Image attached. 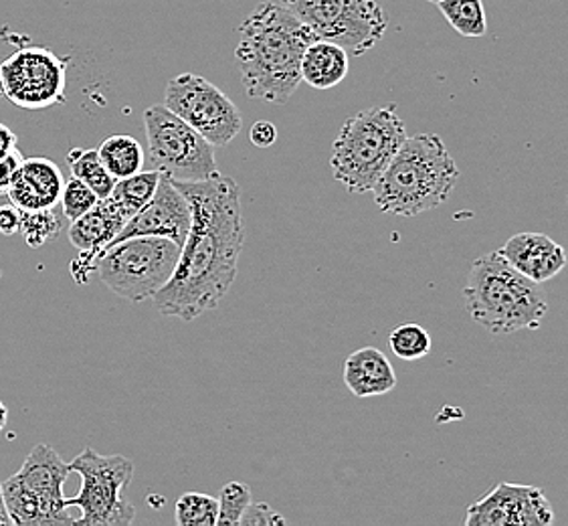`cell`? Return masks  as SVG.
<instances>
[{
  "label": "cell",
  "instance_id": "obj_30",
  "mask_svg": "<svg viewBox=\"0 0 568 526\" xmlns=\"http://www.w3.org/2000/svg\"><path fill=\"white\" fill-rule=\"evenodd\" d=\"M21 162H23V156H21L19 149L11 152L9 156L0 159V195L9 193L12 181H14L17 172L21 169Z\"/></svg>",
  "mask_w": 568,
  "mask_h": 526
},
{
  "label": "cell",
  "instance_id": "obj_15",
  "mask_svg": "<svg viewBox=\"0 0 568 526\" xmlns=\"http://www.w3.org/2000/svg\"><path fill=\"white\" fill-rule=\"evenodd\" d=\"M498 253L514 270L538 284L550 282L568 265L567 250L545 233H518Z\"/></svg>",
  "mask_w": 568,
  "mask_h": 526
},
{
  "label": "cell",
  "instance_id": "obj_11",
  "mask_svg": "<svg viewBox=\"0 0 568 526\" xmlns=\"http://www.w3.org/2000/svg\"><path fill=\"white\" fill-rule=\"evenodd\" d=\"M164 105L215 149L231 144L243 128L237 105L215 83L194 73H181L166 83Z\"/></svg>",
  "mask_w": 568,
  "mask_h": 526
},
{
  "label": "cell",
  "instance_id": "obj_26",
  "mask_svg": "<svg viewBox=\"0 0 568 526\" xmlns=\"http://www.w3.org/2000/svg\"><path fill=\"white\" fill-rule=\"evenodd\" d=\"M219 500L201 493H184L176 503V525L216 526Z\"/></svg>",
  "mask_w": 568,
  "mask_h": 526
},
{
  "label": "cell",
  "instance_id": "obj_3",
  "mask_svg": "<svg viewBox=\"0 0 568 526\" xmlns=\"http://www.w3.org/2000/svg\"><path fill=\"white\" fill-rule=\"evenodd\" d=\"M457 181L459 166L442 136H407L373 189L375 205L388 215L417 218L444 205Z\"/></svg>",
  "mask_w": 568,
  "mask_h": 526
},
{
  "label": "cell",
  "instance_id": "obj_7",
  "mask_svg": "<svg viewBox=\"0 0 568 526\" xmlns=\"http://www.w3.org/2000/svg\"><path fill=\"white\" fill-rule=\"evenodd\" d=\"M181 257V245L166 237H130L105 247L95 257V272L105 286L132 304H142L169 284Z\"/></svg>",
  "mask_w": 568,
  "mask_h": 526
},
{
  "label": "cell",
  "instance_id": "obj_14",
  "mask_svg": "<svg viewBox=\"0 0 568 526\" xmlns=\"http://www.w3.org/2000/svg\"><path fill=\"white\" fill-rule=\"evenodd\" d=\"M191 221H193V211L186 196L169 174L160 172L159 186L154 196L125 223L110 245L130 237H166L182 247L191 230Z\"/></svg>",
  "mask_w": 568,
  "mask_h": 526
},
{
  "label": "cell",
  "instance_id": "obj_29",
  "mask_svg": "<svg viewBox=\"0 0 568 526\" xmlns=\"http://www.w3.org/2000/svg\"><path fill=\"white\" fill-rule=\"evenodd\" d=\"M241 526H275L285 525L284 516L275 513L270 504L253 503L245 508V513L241 516Z\"/></svg>",
  "mask_w": 568,
  "mask_h": 526
},
{
  "label": "cell",
  "instance_id": "obj_28",
  "mask_svg": "<svg viewBox=\"0 0 568 526\" xmlns=\"http://www.w3.org/2000/svg\"><path fill=\"white\" fill-rule=\"evenodd\" d=\"M59 201H61V211H63L65 219L75 221V219L83 218L88 211L98 205L100 196L95 195L88 184L81 183L80 179L71 176L63 184Z\"/></svg>",
  "mask_w": 568,
  "mask_h": 526
},
{
  "label": "cell",
  "instance_id": "obj_32",
  "mask_svg": "<svg viewBox=\"0 0 568 526\" xmlns=\"http://www.w3.org/2000/svg\"><path fill=\"white\" fill-rule=\"evenodd\" d=\"M21 231V211L17 206L0 205V235L12 237Z\"/></svg>",
  "mask_w": 568,
  "mask_h": 526
},
{
  "label": "cell",
  "instance_id": "obj_10",
  "mask_svg": "<svg viewBox=\"0 0 568 526\" xmlns=\"http://www.w3.org/2000/svg\"><path fill=\"white\" fill-rule=\"evenodd\" d=\"M284 4L318 39L341 45L354 58L375 49L388 27L381 0H284Z\"/></svg>",
  "mask_w": 568,
  "mask_h": 526
},
{
  "label": "cell",
  "instance_id": "obj_36",
  "mask_svg": "<svg viewBox=\"0 0 568 526\" xmlns=\"http://www.w3.org/2000/svg\"><path fill=\"white\" fill-rule=\"evenodd\" d=\"M429 2H433V4H435V2H439V0H429Z\"/></svg>",
  "mask_w": 568,
  "mask_h": 526
},
{
  "label": "cell",
  "instance_id": "obj_33",
  "mask_svg": "<svg viewBox=\"0 0 568 526\" xmlns=\"http://www.w3.org/2000/svg\"><path fill=\"white\" fill-rule=\"evenodd\" d=\"M17 144H19V136L12 132L11 128L4 127L0 122V159H4V156L14 152Z\"/></svg>",
  "mask_w": 568,
  "mask_h": 526
},
{
  "label": "cell",
  "instance_id": "obj_19",
  "mask_svg": "<svg viewBox=\"0 0 568 526\" xmlns=\"http://www.w3.org/2000/svg\"><path fill=\"white\" fill-rule=\"evenodd\" d=\"M348 68H351V55L346 53V49H342L332 41L316 39L304 51L300 73H302V81H306L310 88L332 90L346 80Z\"/></svg>",
  "mask_w": 568,
  "mask_h": 526
},
{
  "label": "cell",
  "instance_id": "obj_25",
  "mask_svg": "<svg viewBox=\"0 0 568 526\" xmlns=\"http://www.w3.org/2000/svg\"><path fill=\"white\" fill-rule=\"evenodd\" d=\"M388 348L400 361H420L432 353V334L419 324H403L388 334Z\"/></svg>",
  "mask_w": 568,
  "mask_h": 526
},
{
  "label": "cell",
  "instance_id": "obj_1",
  "mask_svg": "<svg viewBox=\"0 0 568 526\" xmlns=\"http://www.w3.org/2000/svg\"><path fill=\"white\" fill-rule=\"evenodd\" d=\"M193 221L169 284L160 290L154 308L162 316L193 322L215 310L237 277L245 227L241 189L231 176L179 183Z\"/></svg>",
  "mask_w": 568,
  "mask_h": 526
},
{
  "label": "cell",
  "instance_id": "obj_31",
  "mask_svg": "<svg viewBox=\"0 0 568 526\" xmlns=\"http://www.w3.org/2000/svg\"><path fill=\"white\" fill-rule=\"evenodd\" d=\"M250 138L253 146L270 149L277 142V128L273 127L272 122H267V120H260L251 127Z\"/></svg>",
  "mask_w": 568,
  "mask_h": 526
},
{
  "label": "cell",
  "instance_id": "obj_37",
  "mask_svg": "<svg viewBox=\"0 0 568 526\" xmlns=\"http://www.w3.org/2000/svg\"><path fill=\"white\" fill-rule=\"evenodd\" d=\"M0 277H2V272H0Z\"/></svg>",
  "mask_w": 568,
  "mask_h": 526
},
{
  "label": "cell",
  "instance_id": "obj_17",
  "mask_svg": "<svg viewBox=\"0 0 568 526\" xmlns=\"http://www.w3.org/2000/svg\"><path fill=\"white\" fill-rule=\"evenodd\" d=\"M344 385L358 399L381 397L397 387V373L387 355L375 346H363L346 358L342 371Z\"/></svg>",
  "mask_w": 568,
  "mask_h": 526
},
{
  "label": "cell",
  "instance_id": "obj_22",
  "mask_svg": "<svg viewBox=\"0 0 568 526\" xmlns=\"http://www.w3.org/2000/svg\"><path fill=\"white\" fill-rule=\"evenodd\" d=\"M159 181V171H140L132 176L120 179L110 196L114 199L115 205L124 211L125 218L132 219L154 196Z\"/></svg>",
  "mask_w": 568,
  "mask_h": 526
},
{
  "label": "cell",
  "instance_id": "obj_4",
  "mask_svg": "<svg viewBox=\"0 0 568 526\" xmlns=\"http://www.w3.org/2000/svg\"><path fill=\"white\" fill-rule=\"evenodd\" d=\"M464 297L469 318L494 336L536 331L548 314L542 286L514 270L498 250L469 267Z\"/></svg>",
  "mask_w": 568,
  "mask_h": 526
},
{
  "label": "cell",
  "instance_id": "obj_8",
  "mask_svg": "<svg viewBox=\"0 0 568 526\" xmlns=\"http://www.w3.org/2000/svg\"><path fill=\"white\" fill-rule=\"evenodd\" d=\"M69 469L80 474V493L65 498V506L80 508L73 525L128 526L136 518V508L124 498L134 476L132 459L102 456L85 447L78 458L68 462Z\"/></svg>",
  "mask_w": 568,
  "mask_h": 526
},
{
  "label": "cell",
  "instance_id": "obj_18",
  "mask_svg": "<svg viewBox=\"0 0 568 526\" xmlns=\"http://www.w3.org/2000/svg\"><path fill=\"white\" fill-rule=\"evenodd\" d=\"M130 219L125 218L124 211L115 205L112 196L100 199L98 205L88 211L83 218L71 221L69 227V241L75 250L81 253H90L95 262V257L103 252L115 235L122 231Z\"/></svg>",
  "mask_w": 568,
  "mask_h": 526
},
{
  "label": "cell",
  "instance_id": "obj_24",
  "mask_svg": "<svg viewBox=\"0 0 568 526\" xmlns=\"http://www.w3.org/2000/svg\"><path fill=\"white\" fill-rule=\"evenodd\" d=\"M63 211L59 213L55 206L51 209H34L21 211V235L29 247H43L49 241L55 240L63 230Z\"/></svg>",
  "mask_w": 568,
  "mask_h": 526
},
{
  "label": "cell",
  "instance_id": "obj_16",
  "mask_svg": "<svg viewBox=\"0 0 568 526\" xmlns=\"http://www.w3.org/2000/svg\"><path fill=\"white\" fill-rule=\"evenodd\" d=\"M63 184L65 179L55 162L33 156L23 159L7 196L19 211L51 209L58 205Z\"/></svg>",
  "mask_w": 568,
  "mask_h": 526
},
{
  "label": "cell",
  "instance_id": "obj_23",
  "mask_svg": "<svg viewBox=\"0 0 568 526\" xmlns=\"http://www.w3.org/2000/svg\"><path fill=\"white\" fill-rule=\"evenodd\" d=\"M435 4L457 33L469 39L488 33V19L481 0H439Z\"/></svg>",
  "mask_w": 568,
  "mask_h": 526
},
{
  "label": "cell",
  "instance_id": "obj_27",
  "mask_svg": "<svg viewBox=\"0 0 568 526\" xmlns=\"http://www.w3.org/2000/svg\"><path fill=\"white\" fill-rule=\"evenodd\" d=\"M251 488L245 482H229L219 496V520L216 525L237 526L245 508L251 504Z\"/></svg>",
  "mask_w": 568,
  "mask_h": 526
},
{
  "label": "cell",
  "instance_id": "obj_13",
  "mask_svg": "<svg viewBox=\"0 0 568 526\" xmlns=\"http://www.w3.org/2000/svg\"><path fill=\"white\" fill-rule=\"evenodd\" d=\"M555 510L542 488L500 482L481 500L467 506L466 526H548Z\"/></svg>",
  "mask_w": 568,
  "mask_h": 526
},
{
  "label": "cell",
  "instance_id": "obj_35",
  "mask_svg": "<svg viewBox=\"0 0 568 526\" xmlns=\"http://www.w3.org/2000/svg\"><path fill=\"white\" fill-rule=\"evenodd\" d=\"M7 422H9V409H7V405L0 401V432L7 427Z\"/></svg>",
  "mask_w": 568,
  "mask_h": 526
},
{
  "label": "cell",
  "instance_id": "obj_21",
  "mask_svg": "<svg viewBox=\"0 0 568 526\" xmlns=\"http://www.w3.org/2000/svg\"><path fill=\"white\" fill-rule=\"evenodd\" d=\"M68 164L71 176H75V179H80L81 183L88 184L100 199L112 195L118 181L103 166L98 150H69Z\"/></svg>",
  "mask_w": 568,
  "mask_h": 526
},
{
  "label": "cell",
  "instance_id": "obj_6",
  "mask_svg": "<svg viewBox=\"0 0 568 526\" xmlns=\"http://www.w3.org/2000/svg\"><path fill=\"white\" fill-rule=\"evenodd\" d=\"M68 462L47 444H39L24 459L23 468L2 482V496L12 525H73L65 506L63 484L68 482Z\"/></svg>",
  "mask_w": 568,
  "mask_h": 526
},
{
  "label": "cell",
  "instance_id": "obj_20",
  "mask_svg": "<svg viewBox=\"0 0 568 526\" xmlns=\"http://www.w3.org/2000/svg\"><path fill=\"white\" fill-rule=\"evenodd\" d=\"M103 166L114 176L115 181L132 176L144 169L146 152L140 146L136 138L128 134H115V136L105 138L102 146L98 149Z\"/></svg>",
  "mask_w": 568,
  "mask_h": 526
},
{
  "label": "cell",
  "instance_id": "obj_5",
  "mask_svg": "<svg viewBox=\"0 0 568 526\" xmlns=\"http://www.w3.org/2000/svg\"><path fill=\"white\" fill-rule=\"evenodd\" d=\"M405 140L407 127L395 103L348 118L332 144L334 179L353 195L373 193Z\"/></svg>",
  "mask_w": 568,
  "mask_h": 526
},
{
  "label": "cell",
  "instance_id": "obj_2",
  "mask_svg": "<svg viewBox=\"0 0 568 526\" xmlns=\"http://www.w3.org/2000/svg\"><path fill=\"white\" fill-rule=\"evenodd\" d=\"M318 37L287 7L262 2L241 23L235 63L253 100L285 103L302 83V58Z\"/></svg>",
  "mask_w": 568,
  "mask_h": 526
},
{
  "label": "cell",
  "instance_id": "obj_34",
  "mask_svg": "<svg viewBox=\"0 0 568 526\" xmlns=\"http://www.w3.org/2000/svg\"><path fill=\"white\" fill-rule=\"evenodd\" d=\"M11 516L7 510V504H4V496H2V482H0V526H11Z\"/></svg>",
  "mask_w": 568,
  "mask_h": 526
},
{
  "label": "cell",
  "instance_id": "obj_9",
  "mask_svg": "<svg viewBox=\"0 0 568 526\" xmlns=\"http://www.w3.org/2000/svg\"><path fill=\"white\" fill-rule=\"evenodd\" d=\"M144 128L154 171L179 183H196L219 174L215 146L164 103H154L144 112Z\"/></svg>",
  "mask_w": 568,
  "mask_h": 526
},
{
  "label": "cell",
  "instance_id": "obj_12",
  "mask_svg": "<svg viewBox=\"0 0 568 526\" xmlns=\"http://www.w3.org/2000/svg\"><path fill=\"white\" fill-rule=\"evenodd\" d=\"M69 58L51 49L24 45L0 63V90L23 110H47L65 103Z\"/></svg>",
  "mask_w": 568,
  "mask_h": 526
}]
</instances>
